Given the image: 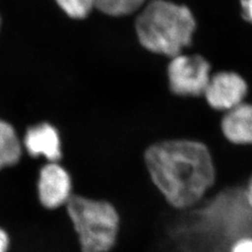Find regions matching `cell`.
Returning <instances> with one entry per match:
<instances>
[{
	"label": "cell",
	"instance_id": "cell-12",
	"mask_svg": "<svg viewBox=\"0 0 252 252\" xmlns=\"http://www.w3.org/2000/svg\"><path fill=\"white\" fill-rule=\"evenodd\" d=\"M228 252H252V237H242L235 240Z\"/></svg>",
	"mask_w": 252,
	"mask_h": 252
},
{
	"label": "cell",
	"instance_id": "cell-3",
	"mask_svg": "<svg viewBox=\"0 0 252 252\" xmlns=\"http://www.w3.org/2000/svg\"><path fill=\"white\" fill-rule=\"evenodd\" d=\"M67 211L79 236L82 252H109L115 246L120 217L107 201L71 196Z\"/></svg>",
	"mask_w": 252,
	"mask_h": 252
},
{
	"label": "cell",
	"instance_id": "cell-4",
	"mask_svg": "<svg viewBox=\"0 0 252 252\" xmlns=\"http://www.w3.org/2000/svg\"><path fill=\"white\" fill-rule=\"evenodd\" d=\"M171 90L179 95L204 94L211 78L210 64L200 55L180 54L172 57L167 69Z\"/></svg>",
	"mask_w": 252,
	"mask_h": 252
},
{
	"label": "cell",
	"instance_id": "cell-10",
	"mask_svg": "<svg viewBox=\"0 0 252 252\" xmlns=\"http://www.w3.org/2000/svg\"><path fill=\"white\" fill-rule=\"evenodd\" d=\"M149 0H94V8L110 16H126L142 9Z\"/></svg>",
	"mask_w": 252,
	"mask_h": 252
},
{
	"label": "cell",
	"instance_id": "cell-13",
	"mask_svg": "<svg viewBox=\"0 0 252 252\" xmlns=\"http://www.w3.org/2000/svg\"><path fill=\"white\" fill-rule=\"evenodd\" d=\"M240 3L244 18L252 23V0H240Z\"/></svg>",
	"mask_w": 252,
	"mask_h": 252
},
{
	"label": "cell",
	"instance_id": "cell-11",
	"mask_svg": "<svg viewBox=\"0 0 252 252\" xmlns=\"http://www.w3.org/2000/svg\"><path fill=\"white\" fill-rule=\"evenodd\" d=\"M71 18H85L94 8V0H55Z\"/></svg>",
	"mask_w": 252,
	"mask_h": 252
},
{
	"label": "cell",
	"instance_id": "cell-6",
	"mask_svg": "<svg viewBox=\"0 0 252 252\" xmlns=\"http://www.w3.org/2000/svg\"><path fill=\"white\" fill-rule=\"evenodd\" d=\"M38 196L44 207L56 208L71 198V180L61 165L51 162L41 169L38 179Z\"/></svg>",
	"mask_w": 252,
	"mask_h": 252
},
{
	"label": "cell",
	"instance_id": "cell-5",
	"mask_svg": "<svg viewBox=\"0 0 252 252\" xmlns=\"http://www.w3.org/2000/svg\"><path fill=\"white\" fill-rule=\"evenodd\" d=\"M248 94L243 78L234 72H219L211 76L204 95L210 107L229 111L242 104Z\"/></svg>",
	"mask_w": 252,
	"mask_h": 252
},
{
	"label": "cell",
	"instance_id": "cell-2",
	"mask_svg": "<svg viewBox=\"0 0 252 252\" xmlns=\"http://www.w3.org/2000/svg\"><path fill=\"white\" fill-rule=\"evenodd\" d=\"M195 27V19L188 7L168 0H149L135 21L140 44L171 58L190 45Z\"/></svg>",
	"mask_w": 252,
	"mask_h": 252
},
{
	"label": "cell",
	"instance_id": "cell-9",
	"mask_svg": "<svg viewBox=\"0 0 252 252\" xmlns=\"http://www.w3.org/2000/svg\"><path fill=\"white\" fill-rule=\"evenodd\" d=\"M22 153L21 143L13 127L0 120V169L15 164Z\"/></svg>",
	"mask_w": 252,
	"mask_h": 252
},
{
	"label": "cell",
	"instance_id": "cell-8",
	"mask_svg": "<svg viewBox=\"0 0 252 252\" xmlns=\"http://www.w3.org/2000/svg\"><path fill=\"white\" fill-rule=\"evenodd\" d=\"M221 129L232 143L252 145V104L243 102L227 111L221 121Z\"/></svg>",
	"mask_w": 252,
	"mask_h": 252
},
{
	"label": "cell",
	"instance_id": "cell-1",
	"mask_svg": "<svg viewBox=\"0 0 252 252\" xmlns=\"http://www.w3.org/2000/svg\"><path fill=\"white\" fill-rule=\"evenodd\" d=\"M144 158L153 184L175 208L194 207L215 182L212 156L198 141H162L151 146Z\"/></svg>",
	"mask_w": 252,
	"mask_h": 252
},
{
	"label": "cell",
	"instance_id": "cell-15",
	"mask_svg": "<svg viewBox=\"0 0 252 252\" xmlns=\"http://www.w3.org/2000/svg\"><path fill=\"white\" fill-rule=\"evenodd\" d=\"M244 192H245L246 200H247L249 206L252 207V176L248 182L246 189H244Z\"/></svg>",
	"mask_w": 252,
	"mask_h": 252
},
{
	"label": "cell",
	"instance_id": "cell-14",
	"mask_svg": "<svg viewBox=\"0 0 252 252\" xmlns=\"http://www.w3.org/2000/svg\"><path fill=\"white\" fill-rule=\"evenodd\" d=\"M8 249H9V237L2 229H0V252H7Z\"/></svg>",
	"mask_w": 252,
	"mask_h": 252
},
{
	"label": "cell",
	"instance_id": "cell-7",
	"mask_svg": "<svg viewBox=\"0 0 252 252\" xmlns=\"http://www.w3.org/2000/svg\"><path fill=\"white\" fill-rule=\"evenodd\" d=\"M24 144L32 156H43L50 162L61 157V141L57 130L49 124L31 127L25 136Z\"/></svg>",
	"mask_w": 252,
	"mask_h": 252
}]
</instances>
